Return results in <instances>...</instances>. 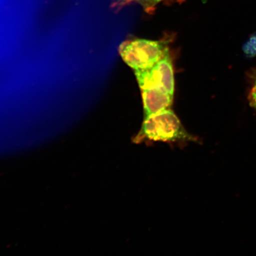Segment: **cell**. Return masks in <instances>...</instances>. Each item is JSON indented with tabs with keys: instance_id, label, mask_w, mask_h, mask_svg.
<instances>
[{
	"instance_id": "cell-1",
	"label": "cell",
	"mask_w": 256,
	"mask_h": 256,
	"mask_svg": "<svg viewBox=\"0 0 256 256\" xmlns=\"http://www.w3.org/2000/svg\"><path fill=\"white\" fill-rule=\"evenodd\" d=\"M196 138L188 133L174 112L163 110L144 119L138 134L134 142H162L188 143L195 142Z\"/></svg>"
},
{
	"instance_id": "cell-2",
	"label": "cell",
	"mask_w": 256,
	"mask_h": 256,
	"mask_svg": "<svg viewBox=\"0 0 256 256\" xmlns=\"http://www.w3.org/2000/svg\"><path fill=\"white\" fill-rule=\"evenodd\" d=\"M120 54L134 72L151 68L168 52L166 42L144 39L127 40L120 46Z\"/></svg>"
},
{
	"instance_id": "cell-3",
	"label": "cell",
	"mask_w": 256,
	"mask_h": 256,
	"mask_svg": "<svg viewBox=\"0 0 256 256\" xmlns=\"http://www.w3.org/2000/svg\"><path fill=\"white\" fill-rule=\"evenodd\" d=\"M135 75L140 90L160 89L174 96V68L169 51L151 68L135 72Z\"/></svg>"
},
{
	"instance_id": "cell-4",
	"label": "cell",
	"mask_w": 256,
	"mask_h": 256,
	"mask_svg": "<svg viewBox=\"0 0 256 256\" xmlns=\"http://www.w3.org/2000/svg\"><path fill=\"white\" fill-rule=\"evenodd\" d=\"M142 92L144 119L170 108L174 96L156 88L144 89Z\"/></svg>"
},
{
	"instance_id": "cell-5",
	"label": "cell",
	"mask_w": 256,
	"mask_h": 256,
	"mask_svg": "<svg viewBox=\"0 0 256 256\" xmlns=\"http://www.w3.org/2000/svg\"><path fill=\"white\" fill-rule=\"evenodd\" d=\"M242 50L247 58H252L256 56V34H254L242 46Z\"/></svg>"
},
{
	"instance_id": "cell-6",
	"label": "cell",
	"mask_w": 256,
	"mask_h": 256,
	"mask_svg": "<svg viewBox=\"0 0 256 256\" xmlns=\"http://www.w3.org/2000/svg\"><path fill=\"white\" fill-rule=\"evenodd\" d=\"M252 88L250 90L248 99L250 104L254 108L256 105V69L252 70L251 74Z\"/></svg>"
},
{
	"instance_id": "cell-7",
	"label": "cell",
	"mask_w": 256,
	"mask_h": 256,
	"mask_svg": "<svg viewBox=\"0 0 256 256\" xmlns=\"http://www.w3.org/2000/svg\"><path fill=\"white\" fill-rule=\"evenodd\" d=\"M138 2L140 4H142L144 7L146 8H152L155 6L154 0H120L119 6L128 4L131 2Z\"/></svg>"
},
{
	"instance_id": "cell-8",
	"label": "cell",
	"mask_w": 256,
	"mask_h": 256,
	"mask_svg": "<svg viewBox=\"0 0 256 256\" xmlns=\"http://www.w3.org/2000/svg\"><path fill=\"white\" fill-rule=\"evenodd\" d=\"M161 1H162V0H154L155 5L158 4V3Z\"/></svg>"
},
{
	"instance_id": "cell-9",
	"label": "cell",
	"mask_w": 256,
	"mask_h": 256,
	"mask_svg": "<svg viewBox=\"0 0 256 256\" xmlns=\"http://www.w3.org/2000/svg\"><path fill=\"white\" fill-rule=\"evenodd\" d=\"M254 108H255L256 110V106H254Z\"/></svg>"
}]
</instances>
